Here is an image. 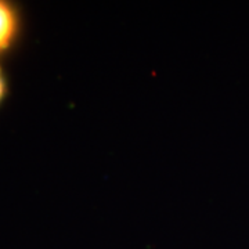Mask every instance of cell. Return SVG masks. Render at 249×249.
<instances>
[{
	"instance_id": "cell-1",
	"label": "cell",
	"mask_w": 249,
	"mask_h": 249,
	"mask_svg": "<svg viewBox=\"0 0 249 249\" xmlns=\"http://www.w3.org/2000/svg\"><path fill=\"white\" fill-rule=\"evenodd\" d=\"M16 17L13 10L3 1H0V52L10 45L16 32Z\"/></svg>"
},
{
	"instance_id": "cell-2",
	"label": "cell",
	"mask_w": 249,
	"mask_h": 249,
	"mask_svg": "<svg viewBox=\"0 0 249 249\" xmlns=\"http://www.w3.org/2000/svg\"><path fill=\"white\" fill-rule=\"evenodd\" d=\"M4 90H6V86H4V79H3V73H1V70H0V101L4 96Z\"/></svg>"
}]
</instances>
